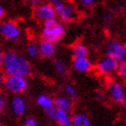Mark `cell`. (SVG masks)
I'll list each match as a JSON object with an SVG mask.
<instances>
[{"instance_id":"6da1fadb","label":"cell","mask_w":126,"mask_h":126,"mask_svg":"<svg viewBox=\"0 0 126 126\" xmlns=\"http://www.w3.org/2000/svg\"><path fill=\"white\" fill-rule=\"evenodd\" d=\"M1 70L5 76H24L29 77L32 73V66L23 53L15 49L3 51Z\"/></svg>"},{"instance_id":"7a4b0ae2","label":"cell","mask_w":126,"mask_h":126,"mask_svg":"<svg viewBox=\"0 0 126 126\" xmlns=\"http://www.w3.org/2000/svg\"><path fill=\"white\" fill-rule=\"evenodd\" d=\"M41 29V39L47 40L53 43L60 42L66 35V27L59 18H52L42 23Z\"/></svg>"},{"instance_id":"3957f363","label":"cell","mask_w":126,"mask_h":126,"mask_svg":"<svg viewBox=\"0 0 126 126\" xmlns=\"http://www.w3.org/2000/svg\"><path fill=\"white\" fill-rule=\"evenodd\" d=\"M28 79L24 76H6L3 87L6 92L10 94H23L28 88Z\"/></svg>"},{"instance_id":"277c9868","label":"cell","mask_w":126,"mask_h":126,"mask_svg":"<svg viewBox=\"0 0 126 126\" xmlns=\"http://www.w3.org/2000/svg\"><path fill=\"white\" fill-rule=\"evenodd\" d=\"M105 51L106 55H109L118 62H122L126 60V49L124 43L117 39H111L107 42Z\"/></svg>"},{"instance_id":"5b68a950","label":"cell","mask_w":126,"mask_h":126,"mask_svg":"<svg viewBox=\"0 0 126 126\" xmlns=\"http://www.w3.org/2000/svg\"><path fill=\"white\" fill-rule=\"evenodd\" d=\"M0 35L5 40L15 41L20 38L21 29L15 21L6 20L0 24Z\"/></svg>"},{"instance_id":"8992f818","label":"cell","mask_w":126,"mask_h":126,"mask_svg":"<svg viewBox=\"0 0 126 126\" xmlns=\"http://www.w3.org/2000/svg\"><path fill=\"white\" fill-rule=\"evenodd\" d=\"M119 62L109 55H105L100 58L95 65V70L98 74L103 76H110L116 73Z\"/></svg>"},{"instance_id":"52a82bcc","label":"cell","mask_w":126,"mask_h":126,"mask_svg":"<svg viewBox=\"0 0 126 126\" xmlns=\"http://www.w3.org/2000/svg\"><path fill=\"white\" fill-rule=\"evenodd\" d=\"M124 91H125V87L121 81L113 80L110 81L108 85H107V93H108L110 99L116 105L122 104Z\"/></svg>"},{"instance_id":"ba28073f","label":"cell","mask_w":126,"mask_h":126,"mask_svg":"<svg viewBox=\"0 0 126 126\" xmlns=\"http://www.w3.org/2000/svg\"><path fill=\"white\" fill-rule=\"evenodd\" d=\"M34 16L37 21L44 23L46 21L52 20L56 17V12L51 3H40L37 7L34 8Z\"/></svg>"},{"instance_id":"9c48e42d","label":"cell","mask_w":126,"mask_h":126,"mask_svg":"<svg viewBox=\"0 0 126 126\" xmlns=\"http://www.w3.org/2000/svg\"><path fill=\"white\" fill-rule=\"evenodd\" d=\"M10 110L16 117H22L27 110V103L22 94H14L10 98Z\"/></svg>"},{"instance_id":"30bf717a","label":"cell","mask_w":126,"mask_h":126,"mask_svg":"<svg viewBox=\"0 0 126 126\" xmlns=\"http://www.w3.org/2000/svg\"><path fill=\"white\" fill-rule=\"evenodd\" d=\"M56 16L59 17V20L62 23H70L72 21H74L77 16V10L75 8V6L71 3H67L64 5L58 14H56Z\"/></svg>"},{"instance_id":"8fae6325","label":"cell","mask_w":126,"mask_h":126,"mask_svg":"<svg viewBox=\"0 0 126 126\" xmlns=\"http://www.w3.org/2000/svg\"><path fill=\"white\" fill-rule=\"evenodd\" d=\"M72 67L76 72L86 74L92 71L93 65L89 58H75L72 60Z\"/></svg>"},{"instance_id":"7c38bea8","label":"cell","mask_w":126,"mask_h":126,"mask_svg":"<svg viewBox=\"0 0 126 126\" xmlns=\"http://www.w3.org/2000/svg\"><path fill=\"white\" fill-rule=\"evenodd\" d=\"M39 46V53L43 59H52L56 53V45L55 43L50 42L47 40L41 39L38 43Z\"/></svg>"},{"instance_id":"4fadbf2b","label":"cell","mask_w":126,"mask_h":126,"mask_svg":"<svg viewBox=\"0 0 126 126\" xmlns=\"http://www.w3.org/2000/svg\"><path fill=\"white\" fill-rule=\"evenodd\" d=\"M54 108L64 110L67 112H72L74 109V99L65 95H59L54 98Z\"/></svg>"},{"instance_id":"5bb4252c","label":"cell","mask_w":126,"mask_h":126,"mask_svg":"<svg viewBox=\"0 0 126 126\" xmlns=\"http://www.w3.org/2000/svg\"><path fill=\"white\" fill-rule=\"evenodd\" d=\"M53 121L59 126H69L72 125V115L70 112H67L64 110L55 109Z\"/></svg>"},{"instance_id":"9a60e30c","label":"cell","mask_w":126,"mask_h":126,"mask_svg":"<svg viewBox=\"0 0 126 126\" xmlns=\"http://www.w3.org/2000/svg\"><path fill=\"white\" fill-rule=\"evenodd\" d=\"M35 102L36 105L43 111L54 108V98L46 93H40L39 95H37Z\"/></svg>"},{"instance_id":"2e32d148","label":"cell","mask_w":126,"mask_h":126,"mask_svg":"<svg viewBox=\"0 0 126 126\" xmlns=\"http://www.w3.org/2000/svg\"><path fill=\"white\" fill-rule=\"evenodd\" d=\"M72 125L73 126H91L90 118L83 112H77L72 115Z\"/></svg>"},{"instance_id":"e0dca14e","label":"cell","mask_w":126,"mask_h":126,"mask_svg":"<svg viewBox=\"0 0 126 126\" xmlns=\"http://www.w3.org/2000/svg\"><path fill=\"white\" fill-rule=\"evenodd\" d=\"M71 54L72 59L75 58H87L89 55V50H88L87 46L83 43H75L71 48Z\"/></svg>"},{"instance_id":"ac0fdd59","label":"cell","mask_w":126,"mask_h":126,"mask_svg":"<svg viewBox=\"0 0 126 126\" xmlns=\"http://www.w3.org/2000/svg\"><path fill=\"white\" fill-rule=\"evenodd\" d=\"M26 53L28 56H30L31 59H38L40 56L39 53V46L38 43H36L34 41H30L26 45Z\"/></svg>"},{"instance_id":"d6986e66","label":"cell","mask_w":126,"mask_h":126,"mask_svg":"<svg viewBox=\"0 0 126 126\" xmlns=\"http://www.w3.org/2000/svg\"><path fill=\"white\" fill-rule=\"evenodd\" d=\"M64 92L67 96L71 97L72 99L76 100L78 98V92H77V89L76 87H75L74 85L70 84V83H66L64 85Z\"/></svg>"},{"instance_id":"ffe728a7","label":"cell","mask_w":126,"mask_h":126,"mask_svg":"<svg viewBox=\"0 0 126 126\" xmlns=\"http://www.w3.org/2000/svg\"><path fill=\"white\" fill-rule=\"evenodd\" d=\"M53 68L55 72L59 75H66L68 72V69L66 67V65L64 64V62H62L61 60H54L53 61Z\"/></svg>"},{"instance_id":"44dd1931","label":"cell","mask_w":126,"mask_h":126,"mask_svg":"<svg viewBox=\"0 0 126 126\" xmlns=\"http://www.w3.org/2000/svg\"><path fill=\"white\" fill-rule=\"evenodd\" d=\"M116 74L120 79L126 80V60L122 61V62H119Z\"/></svg>"},{"instance_id":"7402d4cb","label":"cell","mask_w":126,"mask_h":126,"mask_svg":"<svg viewBox=\"0 0 126 126\" xmlns=\"http://www.w3.org/2000/svg\"><path fill=\"white\" fill-rule=\"evenodd\" d=\"M50 3L52 4L55 12L58 14V12H59L63 7H64V5L66 4V1H65V0H50Z\"/></svg>"},{"instance_id":"603a6c76","label":"cell","mask_w":126,"mask_h":126,"mask_svg":"<svg viewBox=\"0 0 126 126\" xmlns=\"http://www.w3.org/2000/svg\"><path fill=\"white\" fill-rule=\"evenodd\" d=\"M6 107H7V100H6V96L4 95V93L0 90V114L6 110Z\"/></svg>"},{"instance_id":"cb8c5ba5","label":"cell","mask_w":126,"mask_h":126,"mask_svg":"<svg viewBox=\"0 0 126 126\" xmlns=\"http://www.w3.org/2000/svg\"><path fill=\"white\" fill-rule=\"evenodd\" d=\"M24 126H39V124L33 116H28L24 121Z\"/></svg>"},{"instance_id":"d4e9b609","label":"cell","mask_w":126,"mask_h":126,"mask_svg":"<svg viewBox=\"0 0 126 126\" xmlns=\"http://www.w3.org/2000/svg\"><path fill=\"white\" fill-rule=\"evenodd\" d=\"M103 20H104L105 23L110 24V23L113 22V20H114V15H113L111 11H107V12H105L104 16H103Z\"/></svg>"},{"instance_id":"484cf974","label":"cell","mask_w":126,"mask_h":126,"mask_svg":"<svg viewBox=\"0 0 126 126\" xmlns=\"http://www.w3.org/2000/svg\"><path fill=\"white\" fill-rule=\"evenodd\" d=\"M81 6H83L85 8H89L95 3V0H78Z\"/></svg>"},{"instance_id":"4316f807","label":"cell","mask_w":126,"mask_h":126,"mask_svg":"<svg viewBox=\"0 0 126 126\" xmlns=\"http://www.w3.org/2000/svg\"><path fill=\"white\" fill-rule=\"evenodd\" d=\"M54 113H55V108H51L44 111V114H45V117L48 119V120H53L54 117Z\"/></svg>"},{"instance_id":"83f0119b","label":"cell","mask_w":126,"mask_h":126,"mask_svg":"<svg viewBox=\"0 0 126 126\" xmlns=\"http://www.w3.org/2000/svg\"><path fill=\"white\" fill-rule=\"evenodd\" d=\"M30 4L32 5V7H37V6H38L40 3H41V0H30Z\"/></svg>"},{"instance_id":"f1b7e54d","label":"cell","mask_w":126,"mask_h":126,"mask_svg":"<svg viewBox=\"0 0 126 126\" xmlns=\"http://www.w3.org/2000/svg\"><path fill=\"white\" fill-rule=\"evenodd\" d=\"M4 16H5V8L2 5V3H0V20H2Z\"/></svg>"},{"instance_id":"f546056e","label":"cell","mask_w":126,"mask_h":126,"mask_svg":"<svg viewBox=\"0 0 126 126\" xmlns=\"http://www.w3.org/2000/svg\"><path fill=\"white\" fill-rule=\"evenodd\" d=\"M5 75H4V73L3 72H1L0 73V85H3V83H4V80H5Z\"/></svg>"},{"instance_id":"4dcf8cb0","label":"cell","mask_w":126,"mask_h":126,"mask_svg":"<svg viewBox=\"0 0 126 126\" xmlns=\"http://www.w3.org/2000/svg\"><path fill=\"white\" fill-rule=\"evenodd\" d=\"M124 109L126 110V88H125V91H124V95H123V99H122V104H121Z\"/></svg>"},{"instance_id":"1f68e13d","label":"cell","mask_w":126,"mask_h":126,"mask_svg":"<svg viewBox=\"0 0 126 126\" xmlns=\"http://www.w3.org/2000/svg\"><path fill=\"white\" fill-rule=\"evenodd\" d=\"M2 59H3V51L0 48V67H1V64H2Z\"/></svg>"},{"instance_id":"d6a6232c","label":"cell","mask_w":126,"mask_h":126,"mask_svg":"<svg viewBox=\"0 0 126 126\" xmlns=\"http://www.w3.org/2000/svg\"><path fill=\"white\" fill-rule=\"evenodd\" d=\"M121 9H122L121 6H116V7H115V10H116L117 12H119V11H122Z\"/></svg>"},{"instance_id":"836d02e7","label":"cell","mask_w":126,"mask_h":126,"mask_svg":"<svg viewBox=\"0 0 126 126\" xmlns=\"http://www.w3.org/2000/svg\"><path fill=\"white\" fill-rule=\"evenodd\" d=\"M120 126H126V121H124L123 123H121V124H120Z\"/></svg>"},{"instance_id":"e575fe53","label":"cell","mask_w":126,"mask_h":126,"mask_svg":"<svg viewBox=\"0 0 126 126\" xmlns=\"http://www.w3.org/2000/svg\"><path fill=\"white\" fill-rule=\"evenodd\" d=\"M23 1H24V2H29L30 0H23Z\"/></svg>"},{"instance_id":"d590c367","label":"cell","mask_w":126,"mask_h":126,"mask_svg":"<svg viewBox=\"0 0 126 126\" xmlns=\"http://www.w3.org/2000/svg\"><path fill=\"white\" fill-rule=\"evenodd\" d=\"M124 46H125V49H126V41L124 42Z\"/></svg>"},{"instance_id":"8d00e7d4","label":"cell","mask_w":126,"mask_h":126,"mask_svg":"<svg viewBox=\"0 0 126 126\" xmlns=\"http://www.w3.org/2000/svg\"><path fill=\"white\" fill-rule=\"evenodd\" d=\"M0 126H2V123H1V121H0Z\"/></svg>"},{"instance_id":"74e56055","label":"cell","mask_w":126,"mask_h":126,"mask_svg":"<svg viewBox=\"0 0 126 126\" xmlns=\"http://www.w3.org/2000/svg\"><path fill=\"white\" fill-rule=\"evenodd\" d=\"M69 126H73V125H69Z\"/></svg>"}]
</instances>
